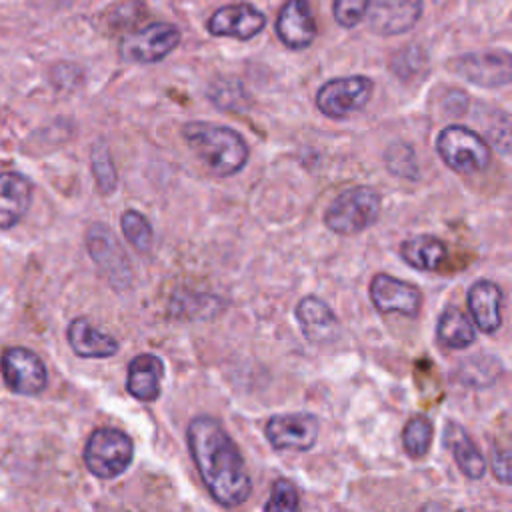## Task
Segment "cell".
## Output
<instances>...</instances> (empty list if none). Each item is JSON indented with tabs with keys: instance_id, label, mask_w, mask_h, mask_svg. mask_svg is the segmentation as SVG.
Masks as SVG:
<instances>
[{
	"instance_id": "cell-1",
	"label": "cell",
	"mask_w": 512,
	"mask_h": 512,
	"mask_svg": "<svg viewBox=\"0 0 512 512\" xmlns=\"http://www.w3.org/2000/svg\"><path fill=\"white\" fill-rule=\"evenodd\" d=\"M188 448L196 470L210 496L224 508L244 504L252 492V480L244 458L214 416H196L188 424Z\"/></svg>"
},
{
	"instance_id": "cell-2",
	"label": "cell",
	"mask_w": 512,
	"mask_h": 512,
	"mask_svg": "<svg viewBox=\"0 0 512 512\" xmlns=\"http://www.w3.org/2000/svg\"><path fill=\"white\" fill-rule=\"evenodd\" d=\"M182 136L192 154L212 176H232L248 162V144L234 128L212 122H188Z\"/></svg>"
},
{
	"instance_id": "cell-3",
	"label": "cell",
	"mask_w": 512,
	"mask_h": 512,
	"mask_svg": "<svg viewBox=\"0 0 512 512\" xmlns=\"http://www.w3.org/2000/svg\"><path fill=\"white\" fill-rule=\"evenodd\" d=\"M382 198L370 186H354L340 192L328 206L324 214L326 226L340 234L352 236L376 222L380 216Z\"/></svg>"
},
{
	"instance_id": "cell-4",
	"label": "cell",
	"mask_w": 512,
	"mask_h": 512,
	"mask_svg": "<svg viewBox=\"0 0 512 512\" xmlns=\"http://www.w3.org/2000/svg\"><path fill=\"white\" fill-rule=\"evenodd\" d=\"M436 150L444 164L458 174L482 172L492 160L488 142L474 130L458 124L440 130L436 136Z\"/></svg>"
},
{
	"instance_id": "cell-5",
	"label": "cell",
	"mask_w": 512,
	"mask_h": 512,
	"mask_svg": "<svg viewBox=\"0 0 512 512\" xmlns=\"http://www.w3.org/2000/svg\"><path fill=\"white\" fill-rule=\"evenodd\" d=\"M134 444L128 434L116 428H98L90 434L84 448L86 468L102 480L124 474L132 462Z\"/></svg>"
},
{
	"instance_id": "cell-6",
	"label": "cell",
	"mask_w": 512,
	"mask_h": 512,
	"mask_svg": "<svg viewBox=\"0 0 512 512\" xmlns=\"http://www.w3.org/2000/svg\"><path fill=\"white\" fill-rule=\"evenodd\" d=\"M372 90L374 82L368 76L334 78L320 86L316 106L328 118H346L368 104Z\"/></svg>"
},
{
	"instance_id": "cell-7",
	"label": "cell",
	"mask_w": 512,
	"mask_h": 512,
	"mask_svg": "<svg viewBox=\"0 0 512 512\" xmlns=\"http://www.w3.org/2000/svg\"><path fill=\"white\" fill-rule=\"evenodd\" d=\"M180 44V30L170 22H152L132 34L120 44V54L128 62L154 64L164 60Z\"/></svg>"
},
{
	"instance_id": "cell-8",
	"label": "cell",
	"mask_w": 512,
	"mask_h": 512,
	"mask_svg": "<svg viewBox=\"0 0 512 512\" xmlns=\"http://www.w3.org/2000/svg\"><path fill=\"white\" fill-rule=\"evenodd\" d=\"M320 434V420L310 412L276 414L266 422V438L276 450H310Z\"/></svg>"
},
{
	"instance_id": "cell-9",
	"label": "cell",
	"mask_w": 512,
	"mask_h": 512,
	"mask_svg": "<svg viewBox=\"0 0 512 512\" xmlns=\"http://www.w3.org/2000/svg\"><path fill=\"white\" fill-rule=\"evenodd\" d=\"M2 376L6 386L24 396L40 394L46 388L48 374L42 360L28 348H8L2 356Z\"/></svg>"
},
{
	"instance_id": "cell-10",
	"label": "cell",
	"mask_w": 512,
	"mask_h": 512,
	"mask_svg": "<svg viewBox=\"0 0 512 512\" xmlns=\"http://www.w3.org/2000/svg\"><path fill=\"white\" fill-rule=\"evenodd\" d=\"M370 298L378 312L382 314H404L416 318L422 308V292L418 286L380 272L370 282Z\"/></svg>"
},
{
	"instance_id": "cell-11",
	"label": "cell",
	"mask_w": 512,
	"mask_h": 512,
	"mask_svg": "<svg viewBox=\"0 0 512 512\" xmlns=\"http://www.w3.org/2000/svg\"><path fill=\"white\" fill-rule=\"evenodd\" d=\"M86 244L94 264L108 276L114 286L124 288L130 284V262L126 260V254L116 236L104 224H94L88 230Z\"/></svg>"
},
{
	"instance_id": "cell-12",
	"label": "cell",
	"mask_w": 512,
	"mask_h": 512,
	"mask_svg": "<svg viewBox=\"0 0 512 512\" xmlns=\"http://www.w3.org/2000/svg\"><path fill=\"white\" fill-rule=\"evenodd\" d=\"M264 24H266V16L260 10H256L246 2H240V4H226L218 8L206 22V30L212 36L250 40L262 32Z\"/></svg>"
},
{
	"instance_id": "cell-13",
	"label": "cell",
	"mask_w": 512,
	"mask_h": 512,
	"mask_svg": "<svg viewBox=\"0 0 512 512\" xmlns=\"http://www.w3.org/2000/svg\"><path fill=\"white\" fill-rule=\"evenodd\" d=\"M452 68L468 82L498 88L510 82V56L508 52H474L464 54L452 62Z\"/></svg>"
},
{
	"instance_id": "cell-14",
	"label": "cell",
	"mask_w": 512,
	"mask_h": 512,
	"mask_svg": "<svg viewBox=\"0 0 512 512\" xmlns=\"http://www.w3.org/2000/svg\"><path fill=\"white\" fill-rule=\"evenodd\" d=\"M422 14L420 0H368L366 16L374 32L396 36L408 32Z\"/></svg>"
},
{
	"instance_id": "cell-15",
	"label": "cell",
	"mask_w": 512,
	"mask_h": 512,
	"mask_svg": "<svg viewBox=\"0 0 512 512\" xmlns=\"http://www.w3.org/2000/svg\"><path fill=\"white\" fill-rule=\"evenodd\" d=\"M316 20L308 0H286L276 20V34L284 46L302 50L316 38Z\"/></svg>"
},
{
	"instance_id": "cell-16",
	"label": "cell",
	"mask_w": 512,
	"mask_h": 512,
	"mask_svg": "<svg viewBox=\"0 0 512 512\" xmlns=\"http://www.w3.org/2000/svg\"><path fill=\"white\" fill-rule=\"evenodd\" d=\"M468 310L476 322V326L494 334L502 326V290L498 284L490 280H476L468 290Z\"/></svg>"
},
{
	"instance_id": "cell-17",
	"label": "cell",
	"mask_w": 512,
	"mask_h": 512,
	"mask_svg": "<svg viewBox=\"0 0 512 512\" xmlns=\"http://www.w3.org/2000/svg\"><path fill=\"white\" fill-rule=\"evenodd\" d=\"M296 320L302 334L312 344H326L334 340L338 330V318L332 308L318 296H304L296 306Z\"/></svg>"
},
{
	"instance_id": "cell-18",
	"label": "cell",
	"mask_w": 512,
	"mask_h": 512,
	"mask_svg": "<svg viewBox=\"0 0 512 512\" xmlns=\"http://www.w3.org/2000/svg\"><path fill=\"white\" fill-rule=\"evenodd\" d=\"M164 364L154 354H138L128 364L126 390L142 402H154L160 396Z\"/></svg>"
},
{
	"instance_id": "cell-19",
	"label": "cell",
	"mask_w": 512,
	"mask_h": 512,
	"mask_svg": "<svg viewBox=\"0 0 512 512\" xmlns=\"http://www.w3.org/2000/svg\"><path fill=\"white\" fill-rule=\"evenodd\" d=\"M32 200V184L18 172L0 174V228H12L26 214Z\"/></svg>"
},
{
	"instance_id": "cell-20",
	"label": "cell",
	"mask_w": 512,
	"mask_h": 512,
	"mask_svg": "<svg viewBox=\"0 0 512 512\" xmlns=\"http://www.w3.org/2000/svg\"><path fill=\"white\" fill-rule=\"evenodd\" d=\"M68 344L82 358H110L120 348L112 334L94 328L86 318H74L70 322Z\"/></svg>"
},
{
	"instance_id": "cell-21",
	"label": "cell",
	"mask_w": 512,
	"mask_h": 512,
	"mask_svg": "<svg viewBox=\"0 0 512 512\" xmlns=\"http://www.w3.org/2000/svg\"><path fill=\"white\" fill-rule=\"evenodd\" d=\"M444 446L450 448L464 476H468L470 480H480L486 474L484 456L480 454L472 438L466 434V430L454 420H448L444 424Z\"/></svg>"
},
{
	"instance_id": "cell-22",
	"label": "cell",
	"mask_w": 512,
	"mask_h": 512,
	"mask_svg": "<svg viewBox=\"0 0 512 512\" xmlns=\"http://www.w3.org/2000/svg\"><path fill=\"white\" fill-rule=\"evenodd\" d=\"M402 260L422 272H434L448 256L446 244L430 234H418L400 244Z\"/></svg>"
},
{
	"instance_id": "cell-23",
	"label": "cell",
	"mask_w": 512,
	"mask_h": 512,
	"mask_svg": "<svg viewBox=\"0 0 512 512\" xmlns=\"http://www.w3.org/2000/svg\"><path fill=\"white\" fill-rule=\"evenodd\" d=\"M436 336L442 346L452 350H464L474 344L476 330L470 318L460 308L448 306L438 318Z\"/></svg>"
},
{
	"instance_id": "cell-24",
	"label": "cell",
	"mask_w": 512,
	"mask_h": 512,
	"mask_svg": "<svg viewBox=\"0 0 512 512\" xmlns=\"http://www.w3.org/2000/svg\"><path fill=\"white\" fill-rule=\"evenodd\" d=\"M432 436H434V426L426 416H412L404 430H402V444L404 450L408 452V456L412 458H424L430 450L432 444Z\"/></svg>"
},
{
	"instance_id": "cell-25",
	"label": "cell",
	"mask_w": 512,
	"mask_h": 512,
	"mask_svg": "<svg viewBox=\"0 0 512 512\" xmlns=\"http://www.w3.org/2000/svg\"><path fill=\"white\" fill-rule=\"evenodd\" d=\"M120 226L126 236V240L132 244V248L140 254H148L154 244V232L150 222L138 212V210H124L120 216Z\"/></svg>"
},
{
	"instance_id": "cell-26",
	"label": "cell",
	"mask_w": 512,
	"mask_h": 512,
	"mask_svg": "<svg viewBox=\"0 0 512 512\" xmlns=\"http://www.w3.org/2000/svg\"><path fill=\"white\" fill-rule=\"evenodd\" d=\"M92 172H94V180L102 194H110L116 190L118 176H116V168H114L110 150L104 142L96 144L92 150Z\"/></svg>"
},
{
	"instance_id": "cell-27",
	"label": "cell",
	"mask_w": 512,
	"mask_h": 512,
	"mask_svg": "<svg viewBox=\"0 0 512 512\" xmlns=\"http://www.w3.org/2000/svg\"><path fill=\"white\" fill-rule=\"evenodd\" d=\"M298 508H300V496H298L296 486L286 478L274 480L272 490H270V498L264 504V510H268V512H292V510H298Z\"/></svg>"
},
{
	"instance_id": "cell-28",
	"label": "cell",
	"mask_w": 512,
	"mask_h": 512,
	"mask_svg": "<svg viewBox=\"0 0 512 512\" xmlns=\"http://www.w3.org/2000/svg\"><path fill=\"white\" fill-rule=\"evenodd\" d=\"M368 0H334V18L342 28L356 26L366 16Z\"/></svg>"
},
{
	"instance_id": "cell-29",
	"label": "cell",
	"mask_w": 512,
	"mask_h": 512,
	"mask_svg": "<svg viewBox=\"0 0 512 512\" xmlns=\"http://www.w3.org/2000/svg\"><path fill=\"white\" fill-rule=\"evenodd\" d=\"M490 464H492V472H494L496 480L502 484H510V452H508V448L494 446L492 454H490Z\"/></svg>"
}]
</instances>
